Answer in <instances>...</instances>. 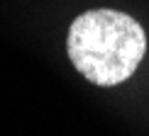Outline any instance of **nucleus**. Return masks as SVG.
<instances>
[{
    "instance_id": "obj_1",
    "label": "nucleus",
    "mask_w": 149,
    "mask_h": 136,
    "mask_svg": "<svg viewBox=\"0 0 149 136\" xmlns=\"http://www.w3.org/2000/svg\"><path fill=\"white\" fill-rule=\"evenodd\" d=\"M66 49L81 76L110 88L137 71L147 51V36L139 22L125 12L91 10L71 22Z\"/></svg>"
}]
</instances>
